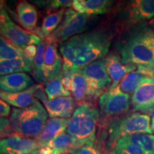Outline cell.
Wrapping results in <instances>:
<instances>
[{
	"mask_svg": "<svg viewBox=\"0 0 154 154\" xmlns=\"http://www.w3.org/2000/svg\"><path fill=\"white\" fill-rule=\"evenodd\" d=\"M66 10L65 8H62L47 15L42 22L41 28L38 29V32H34V34L43 38L51 35L62 22Z\"/></svg>",
	"mask_w": 154,
	"mask_h": 154,
	"instance_id": "obj_21",
	"label": "cell"
},
{
	"mask_svg": "<svg viewBox=\"0 0 154 154\" xmlns=\"http://www.w3.org/2000/svg\"><path fill=\"white\" fill-rule=\"evenodd\" d=\"M42 86L41 84H34L24 91L17 93H9L0 90V98L9 105L17 109H25L33 105L37 101L34 95Z\"/></svg>",
	"mask_w": 154,
	"mask_h": 154,
	"instance_id": "obj_14",
	"label": "cell"
},
{
	"mask_svg": "<svg viewBox=\"0 0 154 154\" xmlns=\"http://www.w3.org/2000/svg\"><path fill=\"white\" fill-rule=\"evenodd\" d=\"M48 113L38 101L25 109H13L9 118L11 136L34 138L41 134Z\"/></svg>",
	"mask_w": 154,
	"mask_h": 154,
	"instance_id": "obj_4",
	"label": "cell"
},
{
	"mask_svg": "<svg viewBox=\"0 0 154 154\" xmlns=\"http://www.w3.org/2000/svg\"><path fill=\"white\" fill-rule=\"evenodd\" d=\"M151 117L140 113H132L111 123L108 128L106 148L109 151L121 138L137 134H151Z\"/></svg>",
	"mask_w": 154,
	"mask_h": 154,
	"instance_id": "obj_5",
	"label": "cell"
},
{
	"mask_svg": "<svg viewBox=\"0 0 154 154\" xmlns=\"http://www.w3.org/2000/svg\"><path fill=\"white\" fill-rule=\"evenodd\" d=\"M46 111L51 118L69 119L74 112L75 101L72 96L60 97L48 101L44 104Z\"/></svg>",
	"mask_w": 154,
	"mask_h": 154,
	"instance_id": "obj_16",
	"label": "cell"
},
{
	"mask_svg": "<svg viewBox=\"0 0 154 154\" xmlns=\"http://www.w3.org/2000/svg\"><path fill=\"white\" fill-rule=\"evenodd\" d=\"M151 127L152 133H153L154 134V119H152V121L151 123Z\"/></svg>",
	"mask_w": 154,
	"mask_h": 154,
	"instance_id": "obj_39",
	"label": "cell"
},
{
	"mask_svg": "<svg viewBox=\"0 0 154 154\" xmlns=\"http://www.w3.org/2000/svg\"><path fill=\"white\" fill-rule=\"evenodd\" d=\"M118 50L124 64L142 66L151 78L154 61V33L151 27L146 23L136 25L119 43Z\"/></svg>",
	"mask_w": 154,
	"mask_h": 154,
	"instance_id": "obj_2",
	"label": "cell"
},
{
	"mask_svg": "<svg viewBox=\"0 0 154 154\" xmlns=\"http://www.w3.org/2000/svg\"><path fill=\"white\" fill-rule=\"evenodd\" d=\"M154 98V80H146L131 96V103L135 111L142 112Z\"/></svg>",
	"mask_w": 154,
	"mask_h": 154,
	"instance_id": "obj_18",
	"label": "cell"
},
{
	"mask_svg": "<svg viewBox=\"0 0 154 154\" xmlns=\"http://www.w3.org/2000/svg\"><path fill=\"white\" fill-rule=\"evenodd\" d=\"M11 136L9 119L0 118V140Z\"/></svg>",
	"mask_w": 154,
	"mask_h": 154,
	"instance_id": "obj_31",
	"label": "cell"
},
{
	"mask_svg": "<svg viewBox=\"0 0 154 154\" xmlns=\"http://www.w3.org/2000/svg\"><path fill=\"white\" fill-rule=\"evenodd\" d=\"M0 36L23 49L30 45L38 46L42 41L38 36L23 29L11 20L4 1H0Z\"/></svg>",
	"mask_w": 154,
	"mask_h": 154,
	"instance_id": "obj_6",
	"label": "cell"
},
{
	"mask_svg": "<svg viewBox=\"0 0 154 154\" xmlns=\"http://www.w3.org/2000/svg\"><path fill=\"white\" fill-rule=\"evenodd\" d=\"M72 4L73 1H71V0H69V1H66V0H54V1L49 2L50 8L51 9H66V7L72 6Z\"/></svg>",
	"mask_w": 154,
	"mask_h": 154,
	"instance_id": "obj_33",
	"label": "cell"
},
{
	"mask_svg": "<svg viewBox=\"0 0 154 154\" xmlns=\"http://www.w3.org/2000/svg\"><path fill=\"white\" fill-rule=\"evenodd\" d=\"M112 2L109 0H74L73 9L86 16L103 14L110 8Z\"/></svg>",
	"mask_w": 154,
	"mask_h": 154,
	"instance_id": "obj_19",
	"label": "cell"
},
{
	"mask_svg": "<svg viewBox=\"0 0 154 154\" xmlns=\"http://www.w3.org/2000/svg\"><path fill=\"white\" fill-rule=\"evenodd\" d=\"M144 114H146L149 116H151L152 119H154V106L150 108V109H147V110L144 111L143 112Z\"/></svg>",
	"mask_w": 154,
	"mask_h": 154,
	"instance_id": "obj_37",
	"label": "cell"
},
{
	"mask_svg": "<svg viewBox=\"0 0 154 154\" xmlns=\"http://www.w3.org/2000/svg\"><path fill=\"white\" fill-rule=\"evenodd\" d=\"M152 29H153V33H154V21H153V24H152Z\"/></svg>",
	"mask_w": 154,
	"mask_h": 154,
	"instance_id": "obj_42",
	"label": "cell"
},
{
	"mask_svg": "<svg viewBox=\"0 0 154 154\" xmlns=\"http://www.w3.org/2000/svg\"><path fill=\"white\" fill-rule=\"evenodd\" d=\"M47 42L42 40L40 44L36 47V52L34 56L32 62V74L34 80L37 83L44 84V79L43 76V62L45 53Z\"/></svg>",
	"mask_w": 154,
	"mask_h": 154,
	"instance_id": "obj_29",
	"label": "cell"
},
{
	"mask_svg": "<svg viewBox=\"0 0 154 154\" xmlns=\"http://www.w3.org/2000/svg\"><path fill=\"white\" fill-rule=\"evenodd\" d=\"M18 59H29L24 49L0 36V61Z\"/></svg>",
	"mask_w": 154,
	"mask_h": 154,
	"instance_id": "obj_25",
	"label": "cell"
},
{
	"mask_svg": "<svg viewBox=\"0 0 154 154\" xmlns=\"http://www.w3.org/2000/svg\"><path fill=\"white\" fill-rule=\"evenodd\" d=\"M88 84V97L96 98L104 93L111 84L106 68L105 59H101L84 66L80 70Z\"/></svg>",
	"mask_w": 154,
	"mask_h": 154,
	"instance_id": "obj_8",
	"label": "cell"
},
{
	"mask_svg": "<svg viewBox=\"0 0 154 154\" xmlns=\"http://www.w3.org/2000/svg\"><path fill=\"white\" fill-rule=\"evenodd\" d=\"M99 107L103 117H112L124 114L130 107V96L119 86L108 90L99 97Z\"/></svg>",
	"mask_w": 154,
	"mask_h": 154,
	"instance_id": "obj_9",
	"label": "cell"
},
{
	"mask_svg": "<svg viewBox=\"0 0 154 154\" xmlns=\"http://www.w3.org/2000/svg\"><path fill=\"white\" fill-rule=\"evenodd\" d=\"M33 85V80L24 72L0 76V90L3 91L17 93L24 91Z\"/></svg>",
	"mask_w": 154,
	"mask_h": 154,
	"instance_id": "obj_15",
	"label": "cell"
},
{
	"mask_svg": "<svg viewBox=\"0 0 154 154\" xmlns=\"http://www.w3.org/2000/svg\"><path fill=\"white\" fill-rule=\"evenodd\" d=\"M126 22L128 26L142 24L154 17V0H135L126 9Z\"/></svg>",
	"mask_w": 154,
	"mask_h": 154,
	"instance_id": "obj_10",
	"label": "cell"
},
{
	"mask_svg": "<svg viewBox=\"0 0 154 154\" xmlns=\"http://www.w3.org/2000/svg\"><path fill=\"white\" fill-rule=\"evenodd\" d=\"M150 79H151V77L137 69L134 72L127 74L121 81L118 86L124 93L132 96L144 81Z\"/></svg>",
	"mask_w": 154,
	"mask_h": 154,
	"instance_id": "obj_22",
	"label": "cell"
},
{
	"mask_svg": "<svg viewBox=\"0 0 154 154\" xmlns=\"http://www.w3.org/2000/svg\"><path fill=\"white\" fill-rule=\"evenodd\" d=\"M88 17L74 9H67L62 22L51 35L45 38L47 43L61 44L73 36L82 34L87 27Z\"/></svg>",
	"mask_w": 154,
	"mask_h": 154,
	"instance_id": "obj_7",
	"label": "cell"
},
{
	"mask_svg": "<svg viewBox=\"0 0 154 154\" xmlns=\"http://www.w3.org/2000/svg\"><path fill=\"white\" fill-rule=\"evenodd\" d=\"M17 18L25 30L34 32L38 21V12L36 7L28 2H20L17 5Z\"/></svg>",
	"mask_w": 154,
	"mask_h": 154,
	"instance_id": "obj_20",
	"label": "cell"
},
{
	"mask_svg": "<svg viewBox=\"0 0 154 154\" xmlns=\"http://www.w3.org/2000/svg\"><path fill=\"white\" fill-rule=\"evenodd\" d=\"M153 106H154V98L153 99V100H152V101L150 102L149 104H148L147 106H146V107L145 108V109H144V110L142 111V113H143L144 111L147 110V109H150V108H151V107H153Z\"/></svg>",
	"mask_w": 154,
	"mask_h": 154,
	"instance_id": "obj_38",
	"label": "cell"
},
{
	"mask_svg": "<svg viewBox=\"0 0 154 154\" xmlns=\"http://www.w3.org/2000/svg\"><path fill=\"white\" fill-rule=\"evenodd\" d=\"M99 116L97 108L89 102L82 103L75 109L66 131L74 139L76 149L95 144Z\"/></svg>",
	"mask_w": 154,
	"mask_h": 154,
	"instance_id": "obj_3",
	"label": "cell"
},
{
	"mask_svg": "<svg viewBox=\"0 0 154 154\" xmlns=\"http://www.w3.org/2000/svg\"><path fill=\"white\" fill-rule=\"evenodd\" d=\"M71 94L76 103L79 105L85 103L88 99V84L83 75L79 72L71 75Z\"/></svg>",
	"mask_w": 154,
	"mask_h": 154,
	"instance_id": "obj_24",
	"label": "cell"
},
{
	"mask_svg": "<svg viewBox=\"0 0 154 154\" xmlns=\"http://www.w3.org/2000/svg\"><path fill=\"white\" fill-rule=\"evenodd\" d=\"M34 154H41L39 153V152H38V150H36V151H35V153H34Z\"/></svg>",
	"mask_w": 154,
	"mask_h": 154,
	"instance_id": "obj_43",
	"label": "cell"
},
{
	"mask_svg": "<svg viewBox=\"0 0 154 154\" xmlns=\"http://www.w3.org/2000/svg\"><path fill=\"white\" fill-rule=\"evenodd\" d=\"M105 60L107 73L111 80V84L108 90L117 87L127 74L137 69V66L134 64H124L121 61L120 55L114 52L109 54L105 58Z\"/></svg>",
	"mask_w": 154,
	"mask_h": 154,
	"instance_id": "obj_12",
	"label": "cell"
},
{
	"mask_svg": "<svg viewBox=\"0 0 154 154\" xmlns=\"http://www.w3.org/2000/svg\"><path fill=\"white\" fill-rule=\"evenodd\" d=\"M38 152L41 154H53L54 150L51 148L47 147V146H44V147H42L41 149H38Z\"/></svg>",
	"mask_w": 154,
	"mask_h": 154,
	"instance_id": "obj_36",
	"label": "cell"
},
{
	"mask_svg": "<svg viewBox=\"0 0 154 154\" xmlns=\"http://www.w3.org/2000/svg\"><path fill=\"white\" fill-rule=\"evenodd\" d=\"M36 151H30V152H24V153H19V154H34L35 153Z\"/></svg>",
	"mask_w": 154,
	"mask_h": 154,
	"instance_id": "obj_41",
	"label": "cell"
},
{
	"mask_svg": "<svg viewBox=\"0 0 154 154\" xmlns=\"http://www.w3.org/2000/svg\"><path fill=\"white\" fill-rule=\"evenodd\" d=\"M69 119L50 118L46 122L44 129L35 139L42 145L47 143L57 136H60L66 131Z\"/></svg>",
	"mask_w": 154,
	"mask_h": 154,
	"instance_id": "obj_17",
	"label": "cell"
},
{
	"mask_svg": "<svg viewBox=\"0 0 154 154\" xmlns=\"http://www.w3.org/2000/svg\"><path fill=\"white\" fill-rule=\"evenodd\" d=\"M109 154H146L137 146L128 143H116Z\"/></svg>",
	"mask_w": 154,
	"mask_h": 154,
	"instance_id": "obj_30",
	"label": "cell"
},
{
	"mask_svg": "<svg viewBox=\"0 0 154 154\" xmlns=\"http://www.w3.org/2000/svg\"><path fill=\"white\" fill-rule=\"evenodd\" d=\"M44 146H47L51 149L57 150L60 154L66 153L72 154L76 150L74 139L70 135L66 133H63L47 143L42 144V147Z\"/></svg>",
	"mask_w": 154,
	"mask_h": 154,
	"instance_id": "obj_27",
	"label": "cell"
},
{
	"mask_svg": "<svg viewBox=\"0 0 154 154\" xmlns=\"http://www.w3.org/2000/svg\"><path fill=\"white\" fill-rule=\"evenodd\" d=\"M72 154H101V151L96 146H84L75 150Z\"/></svg>",
	"mask_w": 154,
	"mask_h": 154,
	"instance_id": "obj_32",
	"label": "cell"
},
{
	"mask_svg": "<svg viewBox=\"0 0 154 154\" xmlns=\"http://www.w3.org/2000/svg\"><path fill=\"white\" fill-rule=\"evenodd\" d=\"M111 38L108 31L97 29L73 36L59 44L63 76H71L89 63L106 57Z\"/></svg>",
	"mask_w": 154,
	"mask_h": 154,
	"instance_id": "obj_1",
	"label": "cell"
},
{
	"mask_svg": "<svg viewBox=\"0 0 154 154\" xmlns=\"http://www.w3.org/2000/svg\"><path fill=\"white\" fill-rule=\"evenodd\" d=\"M34 96H35L36 99H38V100H40V101H42V102L44 103V104H45V103L49 101L47 94H46V92L44 91L43 87H42V86L36 92L35 95Z\"/></svg>",
	"mask_w": 154,
	"mask_h": 154,
	"instance_id": "obj_35",
	"label": "cell"
},
{
	"mask_svg": "<svg viewBox=\"0 0 154 154\" xmlns=\"http://www.w3.org/2000/svg\"><path fill=\"white\" fill-rule=\"evenodd\" d=\"M32 62L33 60L29 59H18L0 61V76L18 72H32Z\"/></svg>",
	"mask_w": 154,
	"mask_h": 154,
	"instance_id": "obj_26",
	"label": "cell"
},
{
	"mask_svg": "<svg viewBox=\"0 0 154 154\" xmlns=\"http://www.w3.org/2000/svg\"><path fill=\"white\" fill-rule=\"evenodd\" d=\"M64 154H66V153H64Z\"/></svg>",
	"mask_w": 154,
	"mask_h": 154,
	"instance_id": "obj_44",
	"label": "cell"
},
{
	"mask_svg": "<svg viewBox=\"0 0 154 154\" xmlns=\"http://www.w3.org/2000/svg\"><path fill=\"white\" fill-rule=\"evenodd\" d=\"M62 71L46 84L45 92L49 101L60 97L70 96L71 92L67 91L62 84Z\"/></svg>",
	"mask_w": 154,
	"mask_h": 154,
	"instance_id": "obj_28",
	"label": "cell"
},
{
	"mask_svg": "<svg viewBox=\"0 0 154 154\" xmlns=\"http://www.w3.org/2000/svg\"><path fill=\"white\" fill-rule=\"evenodd\" d=\"M9 105L0 98V118H6L9 116L11 112Z\"/></svg>",
	"mask_w": 154,
	"mask_h": 154,
	"instance_id": "obj_34",
	"label": "cell"
},
{
	"mask_svg": "<svg viewBox=\"0 0 154 154\" xmlns=\"http://www.w3.org/2000/svg\"><path fill=\"white\" fill-rule=\"evenodd\" d=\"M62 59L57 45L47 43L43 62V76L44 84L57 76L62 69Z\"/></svg>",
	"mask_w": 154,
	"mask_h": 154,
	"instance_id": "obj_13",
	"label": "cell"
},
{
	"mask_svg": "<svg viewBox=\"0 0 154 154\" xmlns=\"http://www.w3.org/2000/svg\"><path fill=\"white\" fill-rule=\"evenodd\" d=\"M119 143L136 146L146 154H154V136L149 134H137L121 138ZM117 142V143H118Z\"/></svg>",
	"mask_w": 154,
	"mask_h": 154,
	"instance_id": "obj_23",
	"label": "cell"
},
{
	"mask_svg": "<svg viewBox=\"0 0 154 154\" xmlns=\"http://www.w3.org/2000/svg\"><path fill=\"white\" fill-rule=\"evenodd\" d=\"M42 145L34 138L10 136L0 140V154H19L36 151Z\"/></svg>",
	"mask_w": 154,
	"mask_h": 154,
	"instance_id": "obj_11",
	"label": "cell"
},
{
	"mask_svg": "<svg viewBox=\"0 0 154 154\" xmlns=\"http://www.w3.org/2000/svg\"><path fill=\"white\" fill-rule=\"evenodd\" d=\"M151 75V78L154 80V61H153V69H152Z\"/></svg>",
	"mask_w": 154,
	"mask_h": 154,
	"instance_id": "obj_40",
	"label": "cell"
}]
</instances>
